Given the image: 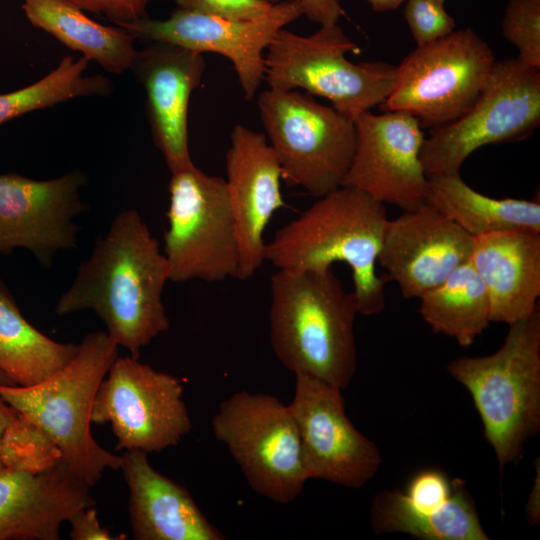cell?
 I'll return each instance as SVG.
<instances>
[{"label":"cell","instance_id":"52a82bcc","mask_svg":"<svg viewBox=\"0 0 540 540\" xmlns=\"http://www.w3.org/2000/svg\"><path fill=\"white\" fill-rule=\"evenodd\" d=\"M257 106L282 179L316 197L343 185L356 146L354 121L297 89L268 88Z\"/></svg>","mask_w":540,"mask_h":540},{"label":"cell","instance_id":"8fae6325","mask_svg":"<svg viewBox=\"0 0 540 540\" xmlns=\"http://www.w3.org/2000/svg\"><path fill=\"white\" fill-rule=\"evenodd\" d=\"M496 59L473 29L416 46L396 66V81L380 105L413 115L421 128L434 129L463 115L474 103Z\"/></svg>","mask_w":540,"mask_h":540},{"label":"cell","instance_id":"74e56055","mask_svg":"<svg viewBox=\"0 0 540 540\" xmlns=\"http://www.w3.org/2000/svg\"><path fill=\"white\" fill-rule=\"evenodd\" d=\"M375 12H388L396 10L406 0H366Z\"/></svg>","mask_w":540,"mask_h":540},{"label":"cell","instance_id":"7a4b0ae2","mask_svg":"<svg viewBox=\"0 0 540 540\" xmlns=\"http://www.w3.org/2000/svg\"><path fill=\"white\" fill-rule=\"evenodd\" d=\"M270 296V343L282 365L347 388L357 369L354 292L343 287L332 267L277 269Z\"/></svg>","mask_w":540,"mask_h":540},{"label":"cell","instance_id":"60d3db41","mask_svg":"<svg viewBox=\"0 0 540 540\" xmlns=\"http://www.w3.org/2000/svg\"><path fill=\"white\" fill-rule=\"evenodd\" d=\"M265 1H267V2H269L271 4H276V3L280 2V1H283V0H265Z\"/></svg>","mask_w":540,"mask_h":540},{"label":"cell","instance_id":"cb8c5ba5","mask_svg":"<svg viewBox=\"0 0 540 540\" xmlns=\"http://www.w3.org/2000/svg\"><path fill=\"white\" fill-rule=\"evenodd\" d=\"M425 203L473 237L507 230L540 232L538 200L483 195L464 182L459 173L428 178Z\"/></svg>","mask_w":540,"mask_h":540},{"label":"cell","instance_id":"484cf974","mask_svg":"<svg viewBox=\"0 0 540 540\" xmlns=\"http://www.w3.org/2000/svg\"><path fill=\"white\" fill-rule=\"evenodd\" d=\"M79 344L57 342L22 315L0 280V371L14 385H34L69 363Z\"/></svg>","mask_w":540,"mask_h":540},{"label":"cell","instance_id":"f1b7e54d","mask_svg":"<svg viewBox=\"0 0 540 540\" xmlns=\"http://www.w3.org/2000/svg\"><path fill=\"white\" fill-rule=\"evenodd\" d=\"M0 459L6 469L40 473L63 460L52 438L18 412L0 441Z\"/></svg>","mask_w":540,"mask_h":540},{"label":"cell","instance_id":"2e32d148","mask_svg":"<svg viewBox=\"0 0 540 540\" xmlns=\"http://www.w3.org/2000/svg\"><path fill=\"white\" fill-rule=\"evenodd\" d=\"M84 182L76 171L49 180L0 174V253L25 248L47 266L59 251L76 248Z\"/></svg>","mask_w":540,"mask_h":540},{"label":"cell","instance_id":"1f68e13d","mask_svg":"<svg viewBox=\"0 0 540 540\" xmlns=\"http://www.w3.org/2000/svg\"><path fill=\"white\" fill-rule=\"evenodd\" d=\"M453 493V480L441 471L430 469L417 473L401 492L404 503L420 511H434L444 507Z\"/></svg>","mask_w":540,"mask_h":540},{"label":"cell","instance_id":"ac0fdd59","mask_svg":"<svg viewBox=\"0 0 540 540\" xmlns=\"http://www.w3.org/2000/svg\"><path fill=\"white\" fill-rule=\"evenodd\" d=\"M226 188L240 254L239 280H247L265 262L264 232L284 207L282 170L264 133L237 124L225 156Z\"/></svg>","mask_w":540,"mask_h":540},{"label":"cell","instance_id":"f546056e","mask_svg":"<svg viewBox=\"0 0 540 540\" xmlns=\"http://www.w3.org/2000/svg\"><path fill=\"white\" fill-rule=\"evenodd\" d=\"M501 30L518 49L521 60L540 68V0H509Z\"/></svg>","mask_w":540,"mask_h":540},{"label":"cell","instance_id":"e0dca14e","mask_svg":"<svg viewBox=\"0 0 540 540\" xmlns=\"http://www.w3.org/2000/svg\"><path fill=\"white\" fill-rule=\"evenodd\" d=\"M473 236L427 203L387 220L377 262L405 298H420L470 259Z\"/></svg>","mask_w":540,"mask_h":540},{"label":"cell","instance_id":"d4e9b609","mask_svg":"<svg viewBox=\"0 0 540 540\" xmlns=\"http://www.w3.org/2000/svg\"><path fill=\"white\" fill-rule=\"evenodd\" d=\"M371 523L376 534L402 532L424 540H488L464 481L453 480L448 503L434 511L407 506L401 492L384 490L375 495Z\"/></svg>","mask_w":540,"mask_h":540},{"label":"cell","instance_id":"d6a6232c","mask_svg":"<svg viewBox=\"0 0 540 540\" xmlns=\"http://www.w3.org/2000/svg\"><path fill=\"white\" fill-rule=\"evenodd\" d=\"M179 8L230 20L263 17L272 8L265 0H174Z\"/></svg>","mask_w":540,"mask_h":540},{"label":"cell","instance_id":"3957f363","mask_svg":"<svg viewBox=\"0 0 540 540\" xmlns=\"http://www.w3.org/2000/svg\"><path fill=\"white\" fill-rule=\"evenodd\" d=\"M385 204L350 186L318 197L266 243L265 261L280 270H324L335 262L351 269L358 313L385 307L388 279L376 274L385 224Z\"/></svg>","mask_w":540,"mask_h":540},{"label":"cell","instance_id":"ab89813d","mask_svg":"<svg viewBox=\"0 0 540 540\" xmlns=\"http://www.w3.org/2000/svg\"><path fill=\"white\" fill-rule=\"evenodd\" d=\"M0 384L3 385H14V383L0 371Z\"/></svg>","mask_w":540,"mask_h":540},{"label":"cell","instance_id":"44dd1931","mask_svg":"<svg viewBox=\"0 0 540 540\" xmlns=\"http://www.w3.org/2000/svg\"><path fill=\"white\" fill-rule=\"evenodd\" d=\"M120 469L129 490L128 510L134 539H225L189 491L155 470L146 452L126 450Z\"/></svg>","mask_w":540,"mask_h":540},{"label":"cell","instance_id":"9c48e42d","mask_svg":"<svg viewBox=\"0 0 540 540\" xmlns=\"http://www.w3.org/2000/svg\"><path fill=\"white\" fill-rule=\"evenodd\" d=\"M163 253L169 280L238 279L240 254L225 179L194 163L171 173Z\"/></svg>","mask_w":540,"mask_h":540},{"label":"cell","instance_id":"30bf717a","mask_svg":"<svg viewBox=\"0 0 540 540\" xmlns=\"http://www.w3.org/2000/svg\"><path fill=\"white\" fill-rule=\"evenodd\" d=\"M212 432L251 489L269 500L288 504L309 480L294 418L273 395L234 392L220 403Z\"/></svg>","mask_w":540,"mask_h":540},{"label":"cell","instance_id":"5b68a950","mask_svg":"<svg viewBox=\"0 0 540 540\" xmlns=\"http://www.w3.org/2000/svg\"><path fill=\"white\" fill-rule=\"evenodd\" d=\"M449 374L470 393L501 470L523 456L540 428V307L509 324L502 346L481 357H460Z\"/></svg>","mask_w":540,"mask_h":540},{"label":"cell","instance_id":"277c9868","mask_svg":"<svg viewBox=\"0 0 540 540\" xmlns=\"http://www.w3.org/2000/svg\"><path fill=\"white\" fill-rule=\"evenodd\" d=\"M118 356L119 346L107 332H91L73 359L44 380L0 384L1 397L52 438L71 472L90 487L106 469H120L122 463V455L101 447L90 428L98 387Z\"/></svg>","mask_w":540,"mask_h":540},{"label":"cell","instance_id":"ba28073f","mask_svg":"<svg viewBox=\"0 0 540 540\" xmlns=\"http://www.w3.org/2000/svg\"><path fill=\"white\" fill-rule=\"evenodd\" d=\"M539 124L540 68L519 57L496 60L472 106L424 139L420 160L425 174L459 173L478 148L525 140Z\"/></svg>","mask_w":540,"mask_h":540},{"label":"cell","instance_id":"8992f818","mask_svg":"<svg viewBox=\"0 0 540 540\" xmlns=\"http://www.w3.org/2000/svg\"><path fill=\"white\" fill-rule=\"evenodd\" d=\"M348 52L358 54L360 48L337 23L321 25L308 36L284 27L266 49L264 80L268 88L302 89L326 98L355 121L387 99L396 81V66L383 61L355 64L347 59Z\"/></svg>","mask_w":540,"mask_h":540},{"label":"cell","instance_id":"836d02e7","mask_svg":"<svg viewBox=\"0 0 540 540\" xmlns=\"http://www.w3.org/2000/svg\"><path fill=\"white\" fill-rule=\"evenodd\" d=\"M71 526L70 537L73 540H123L125 534L114 535L100 525L94 506L82 508L68 520Z\"/></svg>","mask_w":540,"mask_h":540},{"label":"cell","instance_id":"8d00e7d4","mask_svg":"<svg viewBox=\"0 0 540 540\" xmlns=\"http://www.w3.org/2000/svg\"><path fill=\"white\" fill-rule=\"evenodd\" d=\"M17 415L18 411L8 404L0 395V441L5 430ZM3 469L4 466L0 459V471Z\"/></svg>","mask_w":540,"mask_h":540},{"label":"cell","instance_id":"83f0119b","mask_svg":"<svg viewBox=\"0 0 540 540\" xmlns=\"http://www.w3.org/2000/svg\"><path fill=\"white\" fill-rule=\"evenodd\" d=\"M88 62L84 56H64L54 70L37 82L0 94V124L75 97L107 95L112 88L110 80L102 75H84Z\"/></svg>","mask_w":540,"mask_h":540},{"label":"cell","instance_id":"4316f807","mask_svg":"<svg viewBox=\"0 0 540 540\" xmlns=\"http://www.w3.org/2000/svg\"><path fill=\"white\" fill-rule=\"evenodd\" d=\"M419 299L431 329L462 347L472 345L491 323L488 293L470 259Z\"/></svg>","mask_w":540,"mask_h":540},{"label":"cell","instance_id":"4fadbf2b","mask_svg":"<svg viewBox=\"0 0 540 540\" xmlns=\"http://www.w3.org/2000/svg\"><path fill=\"white\" fill-rule=\"evenodd\" d=\"M302 15L299 0H283L263 17L252 20H230L178 8L166 19L143 17L117 26L145 41L224 56L232 63L244 98L250 101L264 80L268 45L280 29Z\"/></svg>","mask_w":540,"mask_h":540},{"label":"cell","instance_id":"603a6c76","mask_svg":"<svg viewBox=\"0 0 540 540\" xmlns=\"http://www.w3.org/2000/svg\"><path fill=\"white\" fill-rule=\"evenodd\" d=\"M22 9L33 26L105 70L119 74L130 69L137 52L136 38L126 29L95 22L82 9L62 0H24Z\"/></svg>","mask_w":540,"mask_h":540},{"label":"cell","instance_id":"9a60e30c","mask_svg":"<svg viewBox=\"0 0 540 540\" xmlns=\"http://www.w3.org/2000/svg\"><path fill=\"white\" fill-rule=\"evenodd\" d=\"M356 146L343 185L404 211L425 203L428 178L420 160L424 134L404 111L370 110L354 121Z\"/></svg>","mask_w":540,"mask_h":540},{"label":"cell","instance_id":"d590c367","mask_svg":"<svg viewBox=\"0 0 540 540\" xmlns=\"http://www.w3.org/2000/svg\"><path fill=\"white\" fill-rule=\"evenodd\" d=\"M304 15L307 18L321 25L336 24L340 17L345 15L339 0H299Z\"/></svg>","mask_w":540,"mask_h":540},{"label":"cell","instance_id":"ffe728a7","mask_svg":"<svg viewBox=\"0 0 540 540\" xmlns=\"http://www.w3.org/2000/svg\"><path fill=\"white\" fill-rule=\"evenodd\" d=\"M64 460L40 473L0 471V540H58L63 522L95 505Z\"/></svg>","mask_w":540,"mask_h":540},{"label":"cell","instance_id":"4dcf8cb0","mask_svg":"<svg viewBox=\"0 0 540 540\" xmlns=\"http://www.w3.org/2000/svg\"><path fill=\"white\" fill-rule=\"evenodd\" d=\"M445 1H405L404 16L416 46L441 39L455 30L456 22L446 11Z\"/></svg>","mask_w":540,"mask_h":540},{"label":"cell","instance_id":"5bb4252c","mask_svg":"<svg viewBox=\"0 0 540 540\" xmlns=\"http://www.w3.org/2000/svg\"><path fill=\"white\" fill-rule=\"evenodd\" d=\"M342 389L307 374H295L288 408L294 418L308 479L358 489L381 464L377 446L348 419Z\"/></svg>","mask_w":540,"mask_h":540},{"label":"cell","instance_id":"7c38bea8","mask_svg":"<svg viewBox=\"0 0 540 540\" xmlns=\"http://www.w3.org/2000/svg\"><path fill=\"white\" fill-rule=\"evenodd\" d=\"M183 383L132 356L117 357L101 381L91 411L95 425L110 424L116 450L160 452L192 429Z\"/></svg>","mask_w":540,"mask_h":540},{"label":"cell","instance_id":"d6986e66","mask_svg":"<svg viewBox=\"0 0 540 540\" xmlns=\"http://www.w3.org/2000/svg\"><path fill=\"white\" fill-rule=\"evenodd\" d=\"M130 69L145 89L152 136L170 172L193 164L188 107L206 70L203 54L169 43L150 42L137 50Z\"/></svg>","mask_w":540,"mask_h":540},{"label":"cell","instance_id":"6da1fadb","mask_svg":"<svg viewBox=\"0 0 540 540\" xmlns=\"http://www.w3.org/2000/svg\"><path fill=\"white\" fill-rule=\"evenodd\" d=\"M169 281L167 260L141 215L128 209L115 216L76 271L55 312L92 310L108 335L130 356L170 327L162 295Z\"/></svg>","mask_w":540,"mask_h":540},{"label":"cell","instance_id":"f35d334b","mask_svg":"<svg viewBox=\"0 0 540 540\" xmlns=\"http://www.w3.org/2000/svg\"><path fill=\"white\" fill-rule=\"evenodd\" d=\"M62 1L73 4L82 10H88L94 13H100L99 0H62Z\"/></svg>","mask_w":540,"mask_h":540},{"label":"cell","instance_id":"7402d4cb","mask_svg":"<svg viewBox=\"0 0 540 540\" xmlns=\"http://www.w3.org/2000/svg\"><path fill=\"white\" fill-rule=\"evenodd\" d=\"M470 262L487 290L491 322L512 324L539 305L540 232L507 230L475 236Z\"/></svg>","mask_w":540,"mask_h":540},{"label":"cell","instance_id":"e575fe53","mask_svg":"<svg viewBox=\"0 0 540 540\" xmlns=\"http://www.w3.org/2000/svg\"><path fill=\"white\" fill-rule=\"evenodd\" d=\"M152 0H99L100 13L117 25L145 17L146 7Z\"/></svg>","mask_w":540,"mask_h":540}]
</instances>
